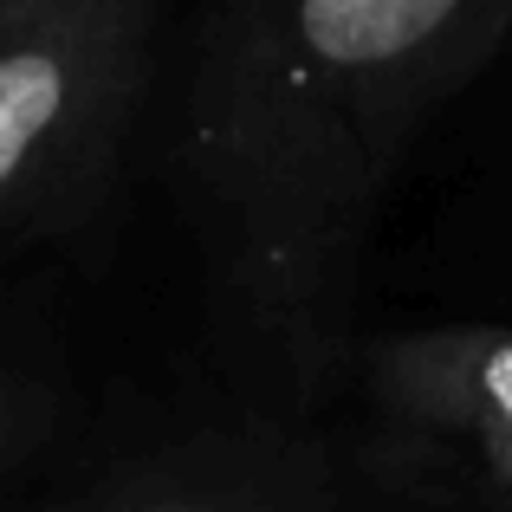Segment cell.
Segmentation results:
<instances>
[{
	"instance_id": "6da1fadb",
	"label": "cell",
	"mask_w": 512,
	"mask_h": 512,
	"mask_svg": "<svg viewBox=\"0 0 512 512\" xmlns=\"http://www.w3.org/2000/svg\"><path fill=\"white\" fill-rule=\"evenodd\" d=\"M506 26L512 0H214L182 163L240 305L318 325L376 195Z\"/></svg>"
},
{
	"instance_id": "7a4b0ae2",
	"label": "cell",
	"mask_w": 512,
	"mask_h": 512,
	"mask_svg": "<svg viewBox=\"0 0 512 512\" xmlns=\"http://www.w3.org/2000/svg\"><path fill=\"white\" fill-rule=\"evenodd\" d=\"M163 0H46L0 26V240L59 227L104 182Z\"/></svg>"
},
{
	"instance_id": "3957f363",
	"label": "cell",
	"mask_w": 512,
	"mask_h": 512,
	"mask_svg": "<svg viewBox=\"0 0 512 512\" xmlns=\"http://www.w3.org/2000/svg\"><path fill=\"white\" fill-rule=\"evenodd\" d=\"M376 441L396 480L512 512V325H435L370 363Z\"/></svg>"
},
{
	"instance_id": "277c9868",
	"label": "cell",
	"mask_w": 512,
	"mask_h": 512,
	"mask_svg": "<svg viewBox=\"0 0 512 512\" xmlns=\"http://www.w3.org/2000/svg\"><path fill=\"white\" fill-rule=\"evenodd\" d=\"M91 512H325V480L312 461H247L163 480Z\"/></svg>"
},
{
	"instance_id": "5b68a950",
	"label": "cell",
	"mask_w": 512,
	"mask_h": 512,
	"mask_svg": "<svg viewBox=\"0 0 512 512\" xmlns=\"http://www.w3.org/2000/svg\"><path fill=\"white\" fill-rule=\"evenodd\" d=\"M39 435H46V396L0 363V474H7Z\"/></svg>"
},
{
	"instance_id": "8992f818",
	"label": "cell",
	"mask_w": 512,
	"mask_h": 512,
	"mask_svg": "<svg viewBox=\"0 0 512 512\" xmlns=\"http://www.w3.org/2000/svg\"><path fill=\"white\" fill-rule=\"evenodd\" d=\"M7 20H20V13H13V0H0V26H7Z\"/></svg>"
},
{
	"instance_id": "52a82bcc",
	"label": "cell",
	"mask_w": 512,
	"mask_h": 512,
	"mask_svg": "<svg viewBox=\"0 0 512 512\" xmlns=\"http://www.w3.org/2000/svg\"><path fill=\"white\" fill-rule=\"evenodd\" d=\"M26 7H46V0H13V13H26Z\"/></svg>"
}]
</instances>
